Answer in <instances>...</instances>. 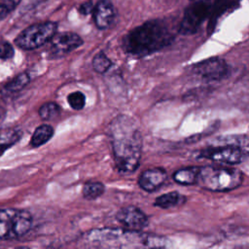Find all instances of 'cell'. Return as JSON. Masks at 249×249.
Returning <instances> with one entry per match:
<instances>
[{"label": "cell", "mask_w": 249, "mask_h": 249, "mask_svg": "<svg viewBox=\"0 0 249 249\" xmlns=\"http://www.w3.org/2000/svg\"><path fill=\"white\" fill-rule=\"evenodd\" d=\"M57 24L53 21L34 23L23 29L15 39V44L26 51L35 50L50 42L56 33Z\"/></svg>", "instance_id": "obj_6"}, {"label": "cell", "mask_w": 249, "mask_h": 249, "mask_svg": "<svg viewBox=\"0 0 249 249\" xmlns=\"http://www.w3.org/2000/svg\"><path fill=\"white\" fill-rule=\"evenodd\" d=\"M92 10H93V7L90 2H86V3L82 4L79 9V11L82 15H88L89 13H92Z\"/></svg>", "instance_id": "obj_25"}, {"label": "cell", "mask_w": 249, "mask_h": 249, "mask_svg": "<svg viewBox=\"0 0 249 249\" xmlns=\"http://www.w3.org/2000/svg\"><path fill=\"white\" fill-rule=\"evenodd\" d=\"M70 107L74 110H82L86 105V95L82 91H73L67 96Z\"/></svg>", "instance_id": "obj_22"}, {"label": "cell", "mask_w": 249, "mask_h": 249, "mask_svg": "<svg viewBox=\"0 0 249 249\" xmlns=\"http://www.w3.org/2000/svg\"><path fill=\"white\" fill-rule=\"evenodd\" d=\"M199 172V166H189L176 170L173 174V180L181 185H196Z\"/></svg>", "instance_id": "obj_16"}, {"label": "cell", "mask_w": 249, "mask_h": 249, "mask_svg": "<svg viewBox=\"0 0 249 249\" xmlns=\"http://www.w3.org/2000/svg\"><path fill=\"white\" fill-rule=\"evenodd\" d=\"M53 133H54V130L52 125L46 124H41L34 130L31 136L30 145L33 148L40 147L46 144L53 136Z\"/></svg>", "instance_id": "obj_17"}, {"label": "cell", "mask_w": 249, "mask_h": 249, "mask_svg": "<svg viewBox=\"0 0 249 249\" xmlns=\"http://www.w3.org/2000/svg\"><path fill=\"white\" fill-rule=\"evenodd\" d=\"M170 25L162 19H151L130 30L123 39L124 50L135 56H144L168 46L174 40Z\"/></svg>", "instance_id": "obj_2"}, {"label": "cell", "mask_w": 249, "mask_h": 249, "mask_svg": "<svg viewBox=\"0 0 249 249\" xmlns=\"http://www.w3.org/2000/svg\"><path fill=\"white\" fill-rule=\"evenodd\" d=\"M198 158L226 164H237L243 160L244 154L238 147L227 145L203 149L198 153Z\"/></svg>", "instance_id": "obj_8"}, {"label": "cell", "mask_w": 249, "mask_h": 249, "mask_svg": "<svg viewBox=\"0 0 249 249\" xmlns=\"http://www.w3.org/2000/svg\"><path fill=\"white\" fill-rule=\"evenodd\" d=\"M105 187L102 183L97 181L87 182L83 187V196L87 199H95L103 195Z\"/></svg>", "instance_id": "obj_18"}, {"label": "cell", "mask_w": 249, "mask_h": 249, "mask_svg": "<svg viewBox=\"0 0 249 249\" xmlns=\"http://www.w3.org/2000/svg\"><path fill=\"white\" fill-rule=\"evenodd\" d=\"M89 240L98 246L130 248V247H157L164 246L160 237L151 236L133 230L99 229L88 234Z\"/></svg>", "instance_id": "obj_3"}, {"label": "cell", "mask_w": 249, "mask_h": 249, "mask_svg": "<svg viewBox=\"0 0 249 249\" xmlns=\"http://www.w3.org/2000/svg\"><path fill=\"white\" fill-rule=\"evenodd\" d=\"M29 82H30V76L25 72L20 73L17 75L14 79H12L10 82H8L5 85V89L10 92L18 91L23 88H25Z\"/></svg>", "instance_id": "obj_19"}, {"label": "cell", "mask_w": 249, "mask_h": 249, "mask_svg": "<svg viewBox=\"0 0 249 249\" xmlns=\"http://www.w3.org/2000/svg\"><path fill=\"white\" fill-rule=\"evenodd\" d=\"M61 108L55 102H47L43 104L39 109V116L41 119L46 121H51L57 116H59Z\"/></svg>", "instance_id": "obj_20"}, {"label": "cell", "mask_w": 249, "mask_h": 249, "mask_svg": "<svg viewBox=\"0 0 249 249\" xmlns=\"http://www.w3.org/2000/svg\"><path fill=\"white\" fill-rule=\"evenodd\" d=\"M243 182L240 170L206 165L199 167L196 185L211 192H228L238 188Z\"/></svg>", "instance_id": "obj_4"}, {"label": "cell", "mask_w": 249, "mask_h": 249, "mask_svg": "<svg viewBox=\"0 0 249 249\" xmlns=\"http://www.w3.org/2000/svg\"><path fill=\"white\" fill-rule=\"evenodd\" d=\"M32 226L29 212L18 209H0V239H14L24 235Z\"/></svg>", "instance_id": "obj_5"}, {"label": "cell", "mask_w": 249, "mask_h": 249, "mask_svg": "<svg viewBox=\"0 0 249 249\" xmlns=\"http://www.w3.org/2000/svg\"><path fill=\"white\" fill-rule=\"evenodd\" d=\"M22 132L14 127L0 129V157L13 145H15L21 137Z\"/></svg>", "instance_id": "obj_15"}, {"label": "cell", "mask_w": 249, "mask_h": 249, "mask_svg": "<svg viewBox=\"0 0 249 249\" xmlns=\"http://www.w3.org/2000/svg\"><path fill=\"white\" fill-rule=\"evenodd\" d=\"M116 10L110 0H99L92 10V18L98 29H107L115 19Z\"/></svg>", "instance_id": "obj_12"}, {"label": "cell", "mask_w": 249, "mask_h": 249, "mask_svg": "<svg viewBox=\"0 0 249 249\" xmlns=\"http://www.w3.org/2000/svg\"><path fill=\"white\" fill-rule=\"evenodd\" d=\"M114 160L121 173H132L140 163L142 136L132 119L127 116L117 117L110 129Z\"/></svg>", "instance_id": "obj_1"}, {"label": "cell", "mask_w": 249, "mask_h": 249, "mask_svg": "<svg viewBox=\"0 0 249 249\" xmlns=\"http://www.w3.org/2000/svg\"><path fill=\"white\" fill-rule=\"evenodd\" d=\"M195 72L206 80H221L229 74V65L219 57H211L197 63Z\"/></svg>", "instance_id": "obj_11"}, {"label": "cell", "mask_w": 249, "mask_h": 249, "mask_svg": "<svg viewBox=\"0 0 249 249\" xmlns=\"http://www.w3.org/2000/svg\"><path fill=\"white\" fill-rule=\"evenodd\" d=\"M112 65L113 62L103 52H99L98 53H96L92 59V67L94 71L100 74H103L106 71H108Z\"/></svg>", "instance_id": "obj_21"}, {"label": "cell", "mask_w": 249, "mask_h": 249, "mask_svg": "<svg viewBox=\"0 0 249 249\" xmlns=\"http://www.w3.org/2000/svg\"><path fill=\"white\" fill-rule=\"evenodd\" d=\"M215 0H196L186 9L182 21L179 25V32L183 34L195 33L202 22L209 18L216 9Z\"/></svg>", "instance_id": "obj_7"}, {"label": "cell", "mask_w": 249, "mask_h": 249, "mask_svg": "<svg viewBox=\"0 0 249 249\" xmlns=\"http://www.w3.org/2000/svg\"><path fill=\"white\" fill-rule=\"evenodd\" d=\"M167 179L166 171L161 167H153L143 171L138 178V185L146 192H155L160 188Z\"/></svg>", "instance_id": "obj_13"}, {"label": "cell", "mask_w": 249, "mask_h": 249, "mask_svg": "<svg viewBox=\"0 0 249 249\" xmlns=\"http://www.w3.org/2000/svg\"><path fill=\"white\" fill-rule=\"evenodd\" d=\"M185 201L186 196L184 195H181L180 193L173 191L158 196L154 202V205L162 209H169L180 204H183L185 203Z\"/></svg>", "instance_id": "obj_14"}, {"label": "cell", "mask_w": 249, "mask_h": 249, "mask_svg": "<svg viewBox=\"0 0 249 249\" xmlns=\"http://www.w3.org/2000/svg\"><path fill=\"white\" fill-rule=\"evenodd\" d=\"M82 45L83 39L77 33H55L50 40V51L53 55H65Z\"/></svg>", "instance_id": "obj_10"}, {"label": "cell", "mask_w": 249, "mask_h": 249, "mask_svg": "<svg viewBox=\"0 0 249 249\" xmlns=\"http://www.w3.org/2000/svg\"><path fill=\"white\" fill-rule=\"evenodd\" d=\"M20 1L21 0H0V20L16 10Z\"/></svg>", "instance_id": "obj_23"}, {"label": "cell", "mask_w": 249, "mask_h": 249, "mask_svg": "<svg viewBox=\"0 0 249 249\" xmlns=\"http://www.w3.org/2000/svg\"><path fill=\"white\" fill-rule=\"evenodd\" d=\"M191 1H196V0H191Z\"/></svg>", "instance_id": "obj_26"}, {"label": "cell", "mask_w": 249, "mask_h": 249, "mask_svg": "<svg viewBox=\"0 0 249 249\" xmlns=\"http://www.w3.org/2000/svg\"><path fill=\"white\" fill-rule=\"evenodd\" d=\"M117 221L124 228L133 231H141L149 224L147 215L136 206H125L121 208L116 214Z\"/></svg>", "instance_id": "obj_9"}, {"label": "cell", "mask_w": 249, "mask_h": 249, "mask_svg": "<svg viewBox=\"0 0 249 249\" xmlns=\"http://www.w3.org/2000/svg\"><path fill=\"white\" fill-rule=\"evenodd\" d=\"M15 54L14 47L5 40L0 39V58L1 59H10Z\"/></svg>", "instance_id": "obj_24"}]
</instances>
